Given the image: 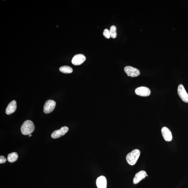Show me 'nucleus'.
<instances>
[{"instance_id":"dca6fc26","label":"nucleus","mask_w":188,"mask_h":188,"mask_svg":"<svg viewBox=\"0 0 188 188\" xmlns=\"http://www.w3.org/2000/svg\"><path fill=\"white\" fill-rule=\"evenodd\" d=\"M103 35H104L105 36V37L106 38H110L111 37V35H110L109 31L107 29H105L104 30V32H103Z\"/></svg>"},{"instance_id":"423d86ee","label":"nucleus","mask_w":188,"mask_h":188,"mask_svg":"<svg viewBox=\"0 0 188 188\" xmlns=\"http://www.w3.org/2000/svg\"><path fill=\"white\" fill-rule=\"evenodd\" d=\"M178 93L183 102L188 103V94L182 84H180L178 88Z\"/></svg>"},{"instance_id":"39448f33","label":"nucleus","mask_w":188,"mask_h":188,"mask_svg":"<svg viewBox=\"0 0 188 188\" xmlns=\"http://www.w3.org/2000/svg\"><path fill=\"white\" fill-rule=\"evenodd\" d=\"M137 95L142 97H147L150 95L151 91L147 87L141 86L137 88L135 91Z\"/></svg>"},{"instance_id":"ddd939ff","label":"nucleus","mask_w":188,"mask_h":188,"mask_svg":"<svg viewBox=\"0 0 188 188\" xmlns=\"http://www.w3.org/2000/svg\"><path fill=\"white\" fill-rule=\"evenodd\" d=\"M18 158V155L17 153L13 152L8 154L7 159L8 162L13 163L17 161Z\"/></svg>"},{"instance_id":"20e7f679","label":"nucleus","mask_w":188,"mask_h":188,"mask_svg":"<svg viewBox=\"0 0 188 188\" xmlns=\"http://www.w3.org/2000/svg\"><path fill=\"white\" fill-rule=\"evenodd\" d=\"M124 70L128 76L136 77L140 74V72L138 70L131 66H126L124 68Z\"/></svg>"},{"instance_id":"6e6552de","label":"nucleus","mask_w":188,"mask_h":188,"mask_svg":"<svg viewBox=\"0 0 188 188\" xmlns=\"http://www.w3.org/2000/svg\"><path fill=\"white\" fill-rule=\"evenodd\" d=\"M86 57L83 54L75 55L72 59V62L73 65L79 66L81 65L86 60Z\"/></svg>"},{"instance_id":"0eeeda50","label":"nucleus","mask_w":188,"mask_h":188,"mask_svg":"<svg viewBox=\"0 0 188 188\" xmlns=\"http://www.w3.org/2000/svg\"><path fill=\"white\" fill-rule=\"evenodd\" d=\"M69 128L67 127H62L60 129L55 131L51 135L52 138L57 139L65 135L68 131Z\"/></svg>"},{"instance_id":"4468645a","label":"nucleus","mask_w":188,"mask_h":188,"mask_svg":"<svg viewBox=\"0 0 188 188\" xmlns=\"http://www.w3.org/2000/svg\"><path fill=\"white\" fill-rule=\"evenodd\" d=\"M60 72L65 74H70L73 72V69L70 66H64L59 68Z\"/></svg>"},{"instance_id":"9d476101","label":"nucleus","mask_w":188,"mask_h":188,"mask_svg":"<svg viewBox=\"0 0 188 188\" xmlns=\"http://www.w3.org/2000/svg\"><path fill=\"white\" fill-rule=\"evenodd\" d=\"M96 185L98 188H106L107 182L106 178L103 176L98 177L96 180Z\"/></svg>"},{"instance_id":"2eb2a0df","label":"nucleus","mask_w":188,"mask_h":188,"mask_svg":"<svg viewBox=\"0 0 188 188\" xmlns=\"http://www.w3.org/2000/svg\"><path fill=\"white\" fill-rule=\"evenodd\" d=\"M111 37L112 38H115L116 37V28L115 26H112L109 30Z\"/></svg>"},{"instance_id":"1a4fd4ad","label":"nucleus","mask_w":188,"mask_h":188,"mask_svg":"<svg viewBox=\"0 0 188 188\" xmlns=\"http://www.w3.org/2000/svg\"><path fill=\"white\" fill-rule=\"evenodd\" d=\"M163 137L165 140L167 141H170L172 140L173 136L171 132L168 128L164 127L161 129Z\"/></svg>"},{"instance_id":"f257e3e1","label":"nucleus","mask_w":188,"mask_h":188,"mask_svg":"<svg viewBox=\"0 0 188 188\" xmlns=\"http://www.w3.org/2000/svg\"><path fill=\"white\" fill-rule=\"evenodd\" d=\"M35 128L33 122L28 120L24 122L21 128V131L23 135H29L33 132Z\"/></svg>"},{"instance_id":"f3484780","label":"nucleus","mask_w":188,"mask_h":188,"mask_svg":"<svg viewBox=\"0 0 188 188\" xmlns=\"http://www.w3.org/2000/svg\"><path fill=\"white\" fill-rule=\"evenodd\" d=\"M6 161V159L5 157H4L3 156H0V164H4Z\"/></svg>"},{"instance_id":"a211bd4d","label":"nucleus","mask_w":188,"mask_h":188,"mask_svg":"<svg viewBox=\"0 0 188 188\" xmlns=\"http://www.w3.org/2000/svg\"><path fill=\"white\" fill-rule=\"evenodd\" d=\"M31 136H32V135H31V134H30V135H29V137H31Z\"/></svg>"},{"instance_id":"f8f14e48","label":"nucleus","mask_w":188,"mask_h":188,"mask_svg":"<svg viewBox=\"0 0 188 188\" xmlns=\"http://www.w3.org/2000/svg\"><path fill=\"white\" fill-rule=\"evenodd\" d=\"M17 102L15 100H13L9 103L6 109V113L7 114H12L17 109Z\"/></svg>"},{"instance_id":"f03ea898","label":"nucleus","mask_w":188,"mask_h":188,"mask_svg":"<svg viewBox=\"0 0 188 188\" xmlns=\"http://www.w3.org/2000/svg\"><path fill=\"white\" fill-rule=\"evenodd\" d=\"M140 154V151L138 149H135L131 152L128 153L126 157V160L128 164L131 166L136 164Z\"/></svg>"},{"instance_id":"9b49d317","label":"nucleus","mask_w":188,"mask_h":188,"mask_svg":"<svg viewBox=\"0 0 188 188\" xmlns=\"http://www.w3.org/2000/svg\"><path fill=\"white\" fill-rule=\"evenodd\" d=\"M147 176V173L145 171H141L136 174L133 180V183L136 184L143 180Z\"/></svg>"},{"instance_id":"7ed1b4c3","label":"nucleus","mask_w":188,"mask_h":188,"mask_svg":"<svg viewBox=\"0 0 188 188\" xmlns=\"http://www.w3.org/2000/svg\"><path fill=\"white\" fill-rule=\"evenodd\" d=\"M56 102L54 100H50L45 102L44 107V112L49 114L53 111L56 106Z\"/></svg>"}]
</instances>
